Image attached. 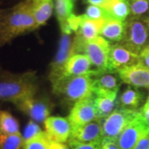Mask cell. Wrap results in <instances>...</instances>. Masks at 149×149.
I'll return each instance as SVG.
<instances>
[{
    "label": "cell",
    "instance_id": "1",
    "mask_svg": "<svg viewBox=\"0 0 149 149\" xmlns=\"http://www.w3.org/2000/svg\"><path fill=\"white\" fill-rule=\"evenodd\" d=\"M39 80L37 72L27 70L15 73L0 68V102L14 104L37 95Z\"/></svg>",
    "mask_w": 149,
    "mask_h": 149
},
{
    "label": "cell",
    "instance_id": "2",
    "mask_svg": "<svg viewBox=\"0 0 149 149\" xmlns=\"http://www.w3.org/2000/svg\"><path fill=\"white\" fill-rule=\"evenodd\" d=\"M37 29L36 21L28 0H21L13 8L5 10L1 47L10 43L16 37Z\"/></svg>",
    "mask_w": 149,
    "mask_h": 149
},
{
    "label": "cell",
    "instance_id": "3",
    "mask_svg": "<svg viewBox=\"0 0 149 149\" xmlns=\"http://www.w3.org/2000/svg\"><path fill=\"white\" fill-rule=\"evenodd\" d=\"M54 95L68 104L93 95L92 74L63 76L52 84Z\"/></svg>",
    "mask_w": 149,
    "mask_h": 149
},
{
    "label": "cell",
    "instance_id": "4",
    "mask_svg": "<svg viewBox=\"0 0 149 149\" xmlns=\"http://www.w3.org/2000/svg\"><path fill=\"white\" fill-rule=\"evenodd\" d=\"M74 47L75 53L85 54L89 57L96 72L110 70L109 57L111 44L102 36H98L88 42H83L74 37Z\"/></svg>",
    "mask_w": 149,
    "mask_h": 149
},
{
    "label": "cell",
    "instance_id": "5",
    "mask_svg": "<svg viewBox=\"0 0 149 149\" xmlns=\"http://www.w3.org/2000/svg\"><path fill=\"white\" fill-rule=\"evenodd\" d=\"M124 47L139 55L149 45V31L143 20L129 17L126 20L124 37L121 42Z\"/></svg>",
    "mask_w": 149,
    "mask_h": 149
},
{
    "label": "cell",
    "instance_id": "6",
    "mask_svg": "<svg viewBox=\"0 0 149 149\" xmlns=\"http://www.w3.org/2000/svg\"><path fill=\"white\" fill-rule=\"evenodd\" d=\"M139 111V109H128L118 106L109 116L101 118L103 139L118 140L123 131Z\"/></svg>",
    "mask_w": 149,
    "mask_h": 149
},
{
    "label": "cell",
    "instance_id": "7",
    "mask_svg": "<svg viewBox=\"0 0 149 149\" xmlns=\"http://www.w3.org/2000/svg\"><path fill=\"white\" fill-rule=\"evenodd\" d=\"M75 53L74 47V37L72 33L61 32L59 47L53 61L50 64L48 78L52 84L62 76L63 69L66 61Z\"/></svg>",
    "mask_w": 149,
    "mask_h": 149
},
{
    "label": "cell",
    "instance_id": "8",
    "mask_svg": "<svg viewBox=\"0 0 149 149\" xmlns=\"http://www.w3.org/2000/svg\"><path fill=\"white\" fill-rule=\"evenodd\" d=\"M15 105L20 111L37 123H44L45 120L50 117L53 109L52 102L47 96L30 97L17 103Z\"/></svg>",
    "mask_w": 149,
    "mask_h": 149
},
{
    "label": "cell",
    "instance_id": "9",
    "mask_svg": "<svg viewBox=\"0 0 149 149\" xmlns=\"http://www.w3.org/2000/svg\"><path fill=\"white\" fill-rule=\"evenodd\" d=\"M149 135V124L141 112L129 123L118 139L120 149H133L139 140Z\"/></svg>",
    "mask_w": 149,
    "mask_h": 149
},
{
    "label": "cell",
    "instance_id": "10",
    "mask_svg": "<svg viewBox=\"0 0 149 149\" xmlns=\"http://www.w3.org/2000/svg\"><path fill=\"white\" fill-rule=\"evenodd\" d=\"M72 128L83 126L97 118L95 96L92 95L74 103L68 118Z\"/></svg>",
    "mask_w": 149,
    "mask_h": 149
},
{
    "label": "cell",
    "instance_id": "11",
    "mask_svg": "<svg viewBox=\"0 0 149 149\" xmlns=\"http://www.w3.org/2000/svg\"><path fill=\"white\" fill-rule=\"evenodd\" d=\"M45 133L51 142L65 143L68 142L72 127L67 118L50 116L44 122Z\"/></svg>",
    "mask_w": 149,
    "mask_h": 149
},
{
    "label": "cell",
    "instance_id": "12",
    "mask_svg": "<svg viewBox=\"0 0 149 149\" xmlns=\"http://www.w3.org/2000/svg\"><path fill=\"white\" fill-rule=\"evenodd\" d=\"M139 63V56L124 47L120 43L111 45L109 65L112 71H116Z\"/></svg>",
    "mask_w": 149,
    "mask_h": 149
},
{
    "label": "cell",
    "instance_id": "13",
    "mask_svg": "<svg viewBox=\"0 0 149 149\" xmlns=\"http://www.w3.org/2000/svg\"><path fill=\"white\" fill-rule=\"evenodd\" d=\"M69 139L82 143H101L103 139L101 119L96 118L83 126L72 128Z\"/></svg>",
    "mask_w": 149,
    "mask_h": 149
},
{
    "label": "cell",
    "instance_id": "14",
    "mask_svg": "<svg viewBox=\"0 0 149 149\" xmlns=\"http://www.w3.org/2000/svg\"><path fill=\"white\" fill-rule=\"evenodd\" d=\"M118 74L123 83L129 86L149 89V69L141 63L120 70Z\"/></svg>",
    "mask_w": 149,
    "mask_h": 149
},
{
    "label": "cell",
    "instance_id": "15",
    "mask_svg": "<svg viewBox=\"0 0 149 149\" xmlns=\"http://www.w3.org/2000/svg\"><path fill=\"white\" fill-rule=\"evenodd\" d=\"M95 73L96 71L93 69L91 61L87 56L85 54L74 53L66 61L61 77L94 74Z\"/></svg>",
    "mask_w": 149,
    "mask_h": 149
},
{
    "label": "cell",
    "instance_id": "16",
    "mask_svg": "<svg viewBox=\"0 0 149 149\" xmlns=\"http://www.w3.org/2000/svg\"><path fill=\"white\" fill-rule=\"evenodd\" d=\"M93 94L101 92H118L121 80L116 71L97 72L92 74Z\"/></svg>",
    "mask_w": 149,
    "mask_h": 149
},
{
    "label": "cell",
    "instance_id": "17",
    "mask_svg": "<svg viewBox=\"0 0 149 149\" xmlns=\"http://www.w3.org/2000/svg\"><path fill=\"white\" fill-rule=\"evenodd\" d=\"M95 104L97 111V118H104L109 116L119 106L118 92L95 93Z\"/></svg>",
    "mask_w": 149,
    "mask_h": 149
},
{
    "label": "cell",
    "instance_id": "18",
    "mask_svg": "<svg viewBox=\"0 0 149 149\" xmlns=\"http://www.w3.org/2000/svg\"><path fill=\"white\" fill-rule=\"evenodd\" d=\"M105 21L106 20H92L83 14L79 28L74 33V37L83 42H88L100 36L102 27Z\"/></svg>",
    "mask_w": 149,
    "mask_h": 149
},
{
    "label": "cell",
    "instance_id": "19",
    "mask_svg": "<svg viewBox=\"0 0 149 149\" xmlns=\"http://www.w3.org/2000/svg\"><path fill=\"white\" fill-rule=\"evenodd\" d=\"M37 28L44 26L52 15L53 0H28Z\"/></svg>",
    "mask_w": 149,
    "mask_h": 149
},
{
    "label": "cell",
    "instance_id": "20",
    "mask_svg": "<svg viewBox=\"0 0 149 149\" xmlns=\"http://www.w3.org/2000/svg\"><path fill=\"white\" fill-rule=\"evenodd\" d=\"M126 21L123 22L109 17L102 27L100 36L105 38L109 42L119 43L122 42L125 34Z\"/></svg>",
    "mask_w": 149,
    "mask_h": 149
},
{
    "label": "cell",
    "instance_id": "21",
    "mask_svg": "<svg viewBox=\"0 0 149 149\" xmlns=\"http://www.w3.org/2000/svg\"><path fill=\"white\" fill-rule=\"evenodd\" d=\"M101 8L110 17L119 21L125 22L131 14L128 0H105Z\"/></svg>",
    "mask_w": 149,
    "mask_h": 149
},
{
    "label": "cell",
    "instance_id": "22",
    "mask_svg": "<svg viewBox=\"0 0 149 149\" xmlns=\"http://www.w3.org/2000/svg\"><path fill=\"white\" fill-rule=\"evenodd\" d=\"M143 100V94L133 86H129L118 98L119 106L128 109H139Z\"/></svg>",
    "mask_w": 149,
    "mask_h": 149
},
{
    "label": "cell",
    "instance_id": "23",
    "mask_svg": "<svg viewBox=\"0 0 149 149\" xmlns=\"http://www.w3.org/2000/svg\"><path fill=\"white\" fill-rule=\"evenodd\" d=\"M0 133L5 134H17L20 133V126L17 118L6 110L0 109Z\"/></svg>",
    "mask_w": 149,
    "mask_h": 149
},
{
    "label": "cell",
    "instance_id": "24",
    "mask_svg": "<svg viewBox=\"0 0 149 149\" xmlns=\"http://www.w3.org/2000/svg\"><path fill=\"white\" fill-rule=\"evenodd\" d=\"M55 13L60 24L65 23L73 14L74 2L73 0H55Z\"/></svg>",
    "mask_w": 149,
    "mask_h": 149
},
{
    "label": "cell",
    "instance_id": "25",
    "mask_svg": "<svg viewBox=\"0 0 149 149\" xmlns=\"http://www.w3.org/2000/svg\"><path fill=\"white\" fill-rule=\"evenodd\" d=\"M24 140L22 133L5 134L0 133V149H22Z\"/></svg>",
    "mask_w": 149,
    "mask_h": 149
},
{
    "label": "cell",
    "instance_id": "26",
    "mask_svg": "<svg viewBox=\"0 0 149 149\" xmlns=\"http://www.w3.org/2000/svg\"><path fill=\"white\" fill-rule=\"evenodd\" d=\"M133 17L144 19L149 15V0H128Z\"/></svg>",
    "mask_w": 149,
    "mask_h": 149
},
{
    "label": "cell",
    "instance_id": "27",
    "mask_svg": "<svg viewBox=\"0 0 149 149\" xmlns=\"http://www.w3.org/2000/svg\"><path fill=\"white\" fill-rule=\"evenodd\" d=\"M50 143V139L46 133L42 132L34 139L24 142L22 149H49Z\"/></svg>",
    "mask_w": 149,
    "mask_h": 149
},
{
    "label": "cell",
    "instance_id": "28",
    "mask_svg": "<svg viewBox=\"0 0 149 149\" xmlns=\"http://www.w3.org/2000/svg\"><path fill=\"white\" fill-rule=\"evenodd\" d=\"M42 132V129L39 126V124L37 122L31 119L27 123L26 127L24 128L23 133L22 135L24 142H27V141L34 139L35 137L38 136Z\"/></svg>",
    "mask_w": 149,
    "mask_h": 149
},
{
    "label": "cell",
    "instance_id": "29",
    "mask_svg": "<svg viewBox=\"0 0 149 149\" xmlns=\"http://www.w3.org/2000/svg\"><path fill=\"white\" fill-rule=\"evenodd\" d=\"M85 15L92 20H107L110 17L104 9L100 6L95 5L87 6Z\"/></svg>",
    "mask_w": 149,
    "mask_h": 149
},
{
    "label": "cell",
    "instance_id": "30",
    "mask_svg": "<svg viewBox=\"0 0 149 149\" xmlns=\"http://www.w3.org/2000/svg\"><path fill=\"white\" fill-rule=\"evenodd\" d=\"M101 143H82L74 140H68V146L70 149H100Z\"/></svg>",
    "mask_w": 149,
    "mask_h": 149
},
{
    "label": "cell",
    "instance_id": "31",
    "mask_svg": "<svg viewBox=\"0 0 149 149\" xmlns=\"http://www.w3.org/2000/svg\"><path fill=\"white\" fill-rule=\"evenodd\" d=\"M100 149H120V148L118 143V140L103 139L100 144Z\"/></svg>",
    "mask_w": 149,
    "mask_h": 149
},
{
    "label": "cell",
    "instance_id": "32",
    "mask_svg": "<svg viewBox=\"0 0 149 149\" xmlns=\"http://www.w3.org/2000/svg\"><path fill=\"white\" fill-rule=\"evenodd\" d=\"M139 63L149 69V45L139 54Z\"/></svg>",
    "mask_w": 149,
    "mask_h": 149
},
{
    "label": "cell",
    "instance_id": "33",
    "mask_svg": "<svg viewBox=\"0 0 149 149\" xmlns=\"http://www.w3.org/2000/svg\"><path fill=\"white\" fill-rule=\"evenodd\" d=\"M133 149H149V135L140 139Z\"/></svg>",
    "mask_w": 149,
    "mask_h": 149
},
{
    "label": "cell",
    "instance_id": "34",
    "mask_svg": "<svg viewBox=\"0 0 149 149\" xmlns=\"http://www.w3.org/2000/svg\"><path fill=\"white\" fill-rule=\"evenodd\" d=\"M141 113L142 115L143 116V118H145V120L148 122V123L149 124V101L147 100L146 103L143 104V106L142 107L141 109Z\"/></svg>",
    "mask_w": 149,
    "mask_h": 149
},
{
    "label": "cell",
    "instance_id": "35",
    "mask_svg": "<svg viewBox=\"0 0 149 149\" xmlns=\"http://www.w3.org/2000/svg\"><path fill=\"white\" fill-rule=\"evenodd\" d=\"M49 149H70L69 146L65 145L61 143H56V142H51Z\"/></svg>",
    "mask_w": 149,
    "mask_h": 149
},
{
    "label": "cell",
    "instance_id": "36",
    "mask_svg": "<svg viewBox=\"0 0 149 149\" xmlns=\"http://www.w3.org/2000/svg\"><path fill=\"white\" fill-rule=\"evenodd\" d=\"M6 9L0 8V47H1V39L3 36V18L5 14Z\"/></svg>",
    "mask_w": 149,
    "mask_h": 149
},
{
    "label": "cell",
    "instance_id": "37",
    "mask_svg": "<svg viewBox=\"0 0 149 149\" xmlns=\"http://www.w3.org/2000/svg\"><path fill=\"white\" fill-rule=\"evenodd\" d=\"M105 0H84V2L88 3L89 5H95L101 7Z\"/></svg>",
    "mask_w": 149,
    "mask_h": 149
},
{
    "label": "cell",
    "instance_id": "38",
    "mask_svg": "<svg viewBox=\"0 0 149 149\" xmlns=\"http://www.w3.org/2000/svg\"><path fill=\"white\" fill-rule=\"evenodd\" d=\"M142 20H143V22L146 23V25H147V27L148 28V31H149V15L146 18H144V19H142Z\"/></svg>",
    "mask_w": 149,
    "mask_h": 149
},
{
    "label": "cell",
    "instance_id": "39",
    "mask_svg": "<svg viewBox=\"0 0 149 149\" xmlns=\"http://www.w3.org/2000/svg\"><path fill=\"white\" fill-rule=\"evenodd\" d=\"M148 101H149V95H148Z\"/></svg>",
    "mask_w": 149,
    "mask_h": 149
},
{
    "label": "cell",
    "instance_id": "40",
    "mask_svg": "<svg viewBox=\"0 0 149 149\" xmlns=\"http://www.w3.org/2000/svg\"><path fill=\"white\" fill-rule=\"evenodd\" d=\"M73 1H74V0H73Z\"/></svg>",
    "mask_w": 149,
    "mask_h": 149
}]
</instances>
